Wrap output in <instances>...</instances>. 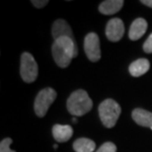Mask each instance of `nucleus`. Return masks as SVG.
Wrapping results in <instances>:
<instances>
[{
    "instance_id": "14",
    "label": "nucleus",
    "mask_w": 152,
    "mask_h": 152,
    "mask_svg": "<svg viewBox=\"0 0 152 152\" xmlns=\"http://www.w3.org/2000/svg\"><path fill=\"white\" fill-rule=\"evenodd\" d=\"M95 148L96 143L89 138H78L73 143V149L75 152H93Z\"/></svg>"
},
{
    "instance_id": "19",
    "label": "nucleus",
    "mask_w": 152,
    "mask_h": 152,
    "mask_svg": "<svg viewBox=\"0 0 152 152\" xmlns=\"http://www.w3.org/2000/svg\"><path fill=\"white\" fill-rule=\"evenodd\" d=\"M140 2L142 3V4H144V5L148 6V7L152 8V0H141Z\"/></svg>"
},
{
    "instance_id": "12",
    "label": "nucleus",
    "mask_w": 152,
    "mask_h": 152,
    "mask_svg": "<svg viewBox=\"0 0 152 152\" xmlns=\"http://www.w3.org/2000/svg\"><path fill=\"white\" fill-rule=\"evenodd\" d=\"M149 67L150 63L146 58H139L129 65V70L130 75H132L133 77H139V76H142L146 73L149 70Z\"/></svg>"
},
{
    "instance_id": "18",
    "label": "nucleus",
    "mask_w": 152,
    "mask_h": 152,
    "mask_svg": "<svg viewBox=\"0 0 152 152\" xmlns=\"http://www.w3.org/2000/svg\"><path fill=\"white\" fill-rule=\"evenodd\" d=\"M32 4L37 8H42L48 4V0H32Z\"/></svg>"
},
{
    "instance_id": "11",
    "label": "nucleus",
    "mask_w": 152,
    "mask_h": 152,
    "mask_svg": "<svg viewBox=\"0 0 152 152\" xmlns=\"http://www.w3.org/2000/svg\"><path fill=\"white\" fill-rule=\"evenodd\" d=\"M132 118L138 126L152 129V113L150 112L143 109H134L132 111Z\"/></svg>"
},
{
    "instance_id": "15",
    "label": "nucleus",
    "mask_w": 152,
    "mask_h": 152,
    "mask_svg": "<svg viewBox=\"0 0 152 152\" xmlns=\"http://www.w3.org/2000/svg\"><path fill=\"white\" fill-rule=\"evenodd\" d=\"M96 152H117V146L113 142H105Z\"/></svg>"
},
{
    "instance_id": "5",
    "label": "nucleus",
    "mask_w": 152,
    "mask_h": 152,
    "mask_svg": "<svg viewBox=\"0 0 152 152\" xmlns=\"http://www.w3.org/2000/svg\"><path fill=\"white\" fill-rule=\"evenodd\" d=\"M56 99V92L51 88H45L39 91L38 96L35 99L34 110L36 115L39 118H42L47 115V112L50 105Z\"/></svg>"
},
{
    "instance_id": "17",
    "label": "nucleus",
    "mask_w": 152,
    "mask_h": 152,
    "mask_svg": "<svg viewBox=\"0 0 152 152\" xmlns=\"http://www.w3.org/2000/svg\"><path fill=\"white\" fill-rule=\"evenodd\" d=\"M143 50L146 53H152V34H150V36L143 44Z\"/></svg>"
},
{
    "instance_id": "4",
    "label": "nucleus",
    "mask_w": 152,
    "mask_h": 152,
    "mask_svg": "<svg viewBox=\"0 0 152 152\" xmlns=\"http://www.w3.org/2000/svg\"><path fill=\"white\" fill-rule=\"evenodd\" d=\"M38 63L34 56L29 53H24L21 56L20 75L26 83H32L38 77Z\"/></svg>"
},
{
    "instance_id": "9",
    "label": "nucleus",
    "mask_w": 152,
    "mask_h": 152,
    "mask_svg": "<svg viewBox=\"0 0 152 152\" xmlns=\"http://www.w3.org/2000/svg\"><path fill=\"white\" fill-rule=\"evenodd\" d=\"M147 22L143 18H137L132 22L129 27V37L132 41H137L146 33Z\"/></svg>"
},
{
    "instance_id": "8",
    "label": "nucleus",
    "mask_w": 152,
    "mask_h": 152,
    "mask_svg": "<svg viewBox=\"0 0 152 152\" xmlns=\"http://www.w3.org/2000/svg\"><path fill=\"white\" fill-rule=\"evenodd\" d=\"M51 34H53L54 41L63 37L74 39L70 26L63 19H58L54 21V23L53 24V28H51Z\"/></svg>"
},
{
    "instance_id": "6",
    "label": "nucleus",
    "mask_w": 152,
    "mask_h": 152,
    "mask_svg": "<svg viewBox=\"0 0 152 152\" xmlns=\"http://www.w3.org/2000/svg\"><path fill=\"white\" fill-rule=\"evenodd\" d=\"M84 50L90 61L96 62L101 58L100 39L96 33H89L84 39Z\"/></svg>"
},
{
    "instance_id": "3",
    "label": "nucleus",
    "mask_w": 152,
    "mask_h": 152,
    "mask_svg": "<svg viewBox=\"0 0 152 152\" xmlns=\"http://www.w3.org/2000/svg\"><path fill=\"white\" fill-rule=\"evenodd\" d=\"M98 111L103 124L108 129H111L117 124L118 118H120L121 109L115 100L106 99L105 101H103L100 104Z\"/></svg>"
},
{
    "instance_id": "13",
    "label": "nucleus",
    "mask_w": 152,
    "mask_h": 152,
    "mask_svg": "<svg viewBox=\"0 0 152 152\" xmlns=\"http://www.w3.org/2000/svg\"><path fill=\"white\" fill-rule=\"evenodd\" d=\"M123 0H106L99 6V11L104 15H114L123 8Z\"/></svg>"
},
{
    "instance_id": "2",
    "label": "nucleus",
    "mask_w": 152,
    "mask_h": 152,
    "mask_svg": "<svg viewBox=\"0 0 152 152\" xmlns=\"http://www.w3.org/2000/svg\"><path fill=\"white\" fill-rule=\"evenodd\" d=\"M68 112L74 117H81L91 111L93 107V102L84 90H76L69 96L66 103Z\"/></svg>"
},
{
    "instance_id": "20",
    "label": "nucleus",
    "mask_w": 152,
    "mask_h": 152,
    "mask_svg": "<svg viewBox=\"0 0 152 152\" xmlns=\"http://www.w3.org/2000/svg\"><path fill=\"white\" fill-rule=\"evenodd\" d=\"M72 121H73V123H77V118H76L75 117H73L72 118Z\"/></svg>"
},
{
    "instance_id": "16",
    "label": "nucleus",
    "mask_w": 152,
    "mask_h": 152,
    "mask_svg": "<svg viewBox=\"0 0 152 152\" xmlns=\"http://www.w3.org/2000/svg\"><path fill=\"white\" fill-rule=\"evenodd\" d=\"M12 143L11 138H4L0 143V152H16L10 149V145Z\"/></svg>"
},
{
    "instance_id": "21",
    "label": "nucleus",
    "mask_w": 152,
    "mask_h": 152,
    "mask_svg": "<svg viewBox=\"0 0 152 152\" xmlns=\"http://www.w3.org/2000/svg\"><path fill=\"white\" fill-rule=\"evenodd\" d=\"M53 148H54V149H57V144H54L53 145Z\"/></svg>"
},
{
    "instance_id": "1",
    "label": "nucleus",
    "mask_w": 152,
    "mask_h": 152,
    "mask_svg": "<svg viewBox=\"0 0 152 152\" xmlns=\"http://www.w3.org/2000/svg\"><path fill=\"white\" fill-rule=\"evenodd\" d=\"M51 53L54 61L59 67H67L71 60L78 54L75 39L67 37L56 39L51 47Z\"/></svg>"
},
{
    "instance_id": "10",
    "label": "nucleus",
    "mask_w": 152,
    "mask_h": 152,
    "mask_svg": "<svg viewBox=\"0 0 152 152\" xmlns=\"http://www.w3.org/2000/svg\"><path fill=\"white\" fill-rule=\"evenodd\" d=\"M73 129L68 124H54L53 127V135L57 142H65L71 138Z\"/></svg>"
},
{
    "instance_id": "7",
    "label": "nucleus",
    "mask_w": 152,
    "mask_h": 152,
    "mask_svg": "<svg viewBox=\"0 0 152 152\" xmlns=\"http://www.w3.org/2000/svg\"><path fill=\"white\" fill-rule=\"evenodd\" d=\"M124 25L120 18L111 19L106 27V36L111 42H118L124 37Z\"/></svg>"
}]
</instances>
